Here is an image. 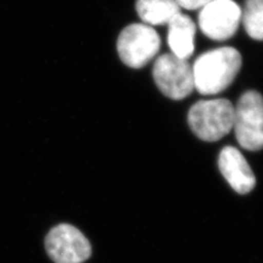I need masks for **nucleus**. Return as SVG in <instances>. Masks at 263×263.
Returning <instances> with one entry per match:
<instances>
[{
  "instance_id": "nucleus-1",
  "label": "nucleus",
  "mask_w": 263,
  "mask_h": 263,
  "mask_svg": "<svg viewBox=\"0 0 263 263\" xmlns=\"http://www.w3.org/2000/svg\"><path fill=\"white\" fill-rule=\"evenodd\" d=\"M241 65V55L234 47H219L200 55L192 67L194 89L204 96L224 91L233 84Z\"/></svg>"
},
{
  "instance_id": "nucleus-2",
  "label": "nucleus",
  "mask_w": 263,
  "mask_h": 263,
  "mask_svg": "<svg viewBox=\"0 0 263 263\" xmlns=\"http://www.w3.org/2000/svg\"><path fill=\"white\" fill-rule=\"evenodd\" d=\"M235 106L226 99L201 100L191 106L187 123L193 134L205 142H216L234 125Z\"/></svg>"
},
{
  "instance_id": "nucleus-3",
  "label": "nucleus",
  "mask_w": 263,
  "mask_h": 263,
  "mask_svg": "<svg viewBox=\"0 0 263 263\" xmlns=\"http://www.w3.org/2000/svg\"><path fill=\"white\" fill-rule=\"evenodd\" d=\"M160 45V36L153 27L134 23L120 33L117 47L123 63L130 68L139 69L158 54Z\"/></svg>"
},
{
  "instance_id": "nucleus-4",
  "label": "nucleus",
  "mask_w": 263,
  "mask_h": 263,
  "mask_svg": "<svg viewBox=\"0 0 263 263\" xmlns=\"http://www.w3.org/2000/svg\"><path fill=\"white\" fill-rule=\"evenodd\" d=\"M235 136L243 149L263 148V97L254 90L245 92L235 108Z\"/></svg>"
},
{
  "instance_id": "nucleus-5",
  "label": "nucleus",
  "mask_w": 263,
  "mask_h": 263,
  "mask_svg": "<svg viewBox=\"0 0 263 263\" xmlns=\"http://www.w3.org/2000/svg\"><path fill=\"white\" fill-rule=\"evenodd\" d=\"M153 77L160 91L172 100H182L194 90L192 66L172 53L158 57L153 68Z\"/></svg>"
},
{
  "instance_id": "nucleus-6",
  "label": "nucleus",
  "mask_w": 263,
  "mask_h": 263,
  "mask_svg": "<svg viewBox=\"0 0 263 263\" xmlns=\"http://www.w3.org/2000/svg\"><path fill=\"white\" fill-rule=\"evenodd\" d=\"M46 252L55 263H82L91 257V246L80 230L61 224L49 230L45 238Z\"/></svg>"
},
{
  "instance_id": "nucleus-7",
  "label": "nucleus",
  "mask_w": 263,
  "mask_h": 263,
  "mask_svg": "<svg viewBox=\"0 0 263 263\" xmlns=\"http://www.w3.org/2000/svg\"><path fill=\"white\" fill-rule=\"evenodd\" d=\"M241 21V9L234 0H213L199 14V26L208 37L226 41L237 32Z\"/></svg>"
},
{
  "instance_id": "nucleus-8",
  "label": "nucleus",
  "mask_w": 263,
  "mask_h": 263,
  "mask_svg": "<svg viewBox=\"0 0 263 263\" xmlns=\"http://www.w3.org/2000/svg\"><path fill=\"white\" fill-rule=\"evenodd\" d=\"M218 167L228 184L239 194H247L256 186V177L243 155L235 147L227 146L221 149Z\"/></svg>"
},
{
  "instance_id": "nucleus-9",
  "label": "nucleus",
  "mask_w": 263,
  "mask_h": 263,
  "mask_svg": "<svg viewBox=\"0 0 263 263\" xmlns=\"http://www.w3.org/2000/svg\"><path fill=\"white\" fill-rule=\"evenodd\" d=\"M195 24L189 15L180 12L168 23V44L179 59H190L194 52Z\"/></svg>"
},
{
  "instance_id": "nucleus-10",
  "label": "nucleus",
  "mask_w": 263,
  "mask_h": 263,
  "mask_svg": "<svg viewBox=\"0 0 263 263\" xmlns=\"http://www.w3.org/2000/svg\"><path fill=\"white\" fill-rule=\"evenodd\" d=\"M136 11L147 26H163L168 24L181 8L176 0H137Z\"/></svg>"
},
{
  "instance_id": "nucleus-11",
  "label": "nucleus",
  "mask_w": 263,
  "mask_h": 263,
  "mask_svg": "<svg viewBox=\"0 0 263 263\" xmlns=\"http://www.w3.org/2000/svg\"><path fill=\"white\" fill-rule=\"evenodd\" d=\"M241 21L250 37L263 41V0H246Z\"/></svg>"
},
{
  "instance_id": "nucleus-12",
  "label": "nucleus",
  "mask_w": 263,
  "mask_h": 263,
  "mask_svg": "<svg viewBox=\"0 0 263 263\" xmlns=\"http://www.w3.org/2000/svg\"><path fill=\"white\" fill-rule=\"evenodd\" d=\"M177 4L180 8L187 10H196L202 9L204 6H206L209 3L213 2V0H176Z\"/></svg>"
}]
</instances>
